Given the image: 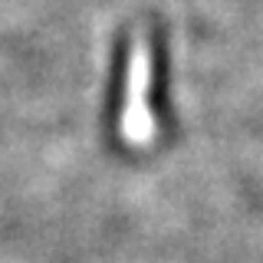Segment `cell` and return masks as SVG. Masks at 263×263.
Here are the masks:
<instances>
[{"instance_id": "1", "label": "cell", "mask_w": 263, "mask_h": 263, "mask_svg": "<svg viewBox=\"0 0 263 263\" xmlns=\"http://www.w3.org/2000/svg\"><path fill=\"white\" fill-rule=\"evenodd\" d=\"M155 40L148 30H135L125 49V82H122V112L119 135L132 148H152L161 135V122L155 115Z\"/></svg>"}]
</instances>
